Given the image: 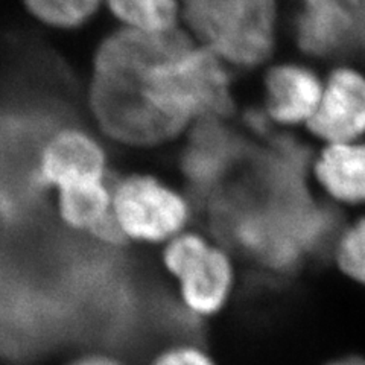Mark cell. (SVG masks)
<instances>
[{"instance_id":"cell-1","label":"cell","mask_w":365,"mask_h":365,"mask_svg":"<svg viewBox=\"0 0 365 365\" xmlns=\"http://www.w3.org/2000/svg\"><path fill=\"white\" fill-rule=\"evenodd\" d=\"M90 102L113 134L157 148L230 116L232 71L181 31L148 36L120 29L96 52Z\"/></svg>"},{"instance_id":"cell-2","label":"cell","mask_w":365,"mask_h":365,"mask_svg":"<svg viewBox=\"0 0 365 365\" xmlns=\"http://www.w3.org/2000/svg\"><path fill=\"white\" fill-rule=\"evenodd\" d=\"M187 36L228 67L253 71L274 53L277 0H181Z\"/></svg>"},{"instance_id":"cell-3","label":"cell","mask_w":365,"mask_h":365,"mask_svg":"<svg viewBox=\"0 0 365 365\" xmlns=\"http://www.w3.org/2000/svg\"><path fill=\"white\" fill-rule=\"evenodd\" d=\"M111 215L123 244H168L185 232L190 205L162 178L135 173L111 182Z\"/></svg>"},{"instance_id":"cell-4","label":"cell","mask_w":365,"mask_h":365,"mask_svg":"<svg viewBox=\"0 0 365 365\" xmlns=\"http://www.w3.org/2000/svg\"><path fill=\"white\" fill-rule=\"evenodd\" d=\"M163 264L178 283L182 304L193 315L212 317L230 299L235 282L230 257L204 236L182 232L170 239Z\"/></svg>"},{"instance_id":"cell-5","label":"cell","mask_w":365,"mask_h":365,"mask_svg":"<svg viewBox=\"0 0 365 365\" xmlns=\"http://www.w3.org/2000/svg\"><path fill=\"white\" fill-rule=\"evenodd\" d=\"M324 76L302 61H280L268 67L262 84L259 118L264 127H307L322 99Z\"/></svg>"},{"instance_id":"cell-6","label":"cell","mask_w":365,"mask_h":365,"mask_svg":"<svg viewBox=\"0 0 365 365\" xmlns=\"http://www.w3.org/2000/svg\"><path fill=\"white\" fill-rule=\"evenodd\" d=\"M306 130L323 145L365 139V72L349 63L330 68Z\"/></svg>"},{"instance_id":"cell-7","label":"cell","mask_w":365,"mask_h":365,"mask_svg":"<svg viewBox=\"0 0 365 365\" xmlns=\"http://www.w3.org/2000/svg\"><path fill=\"white\" fill-rule=\"evenodd\" d=\"M38 187L60 190L73 185L108 178V155L95 135L64 128L43 145L34 166Z\"/></svg>"},{"instance_id":"cell-8","label":"cell","mask_w":365,"mask_h":365,"mask_svg":"<svg viewBox=\"0 0 365 365\" xmlns=\"http://www.w3.org/2000/svg\"><path fill=\"white\" fill-rule=\"evenodd\" d=\"M294 37L312 58H336L362 43L359 23L344 0H300Z\"/></svg>"},{"instance_id":"cell-9","label":"cell","mask_w":365,"mask_h":365,"mask_svg":"<svg viewBox=\"0 0 365 365\" xmlns=\"http://www.w3.org/2000/svg\"><path fill=\"white\" fill-rule=\"evenodd\" d=\"M55 213L61 225L106 244H123L111 215V182L90 181L55 192Z\"/></svg>"},{"instance_id":"cell-10","label":"cell","mask_w":365,"mask_h":365,"mask_svg":"<svg viewBox=\"0 0 365 365\" xmlns=\"http://www.w3.org/2000/svg\"><path fill=\"white\" fill-rule=\"evenodd\" d=\"M312 175L327 197L339 204L365 202V139L327 143L312 162Z\"/></svg>"},{"instance_id":"cell-11","label":"cell","mask_w":365,"mask_h":365,"mask_svg":"<svg viewBox=\"0 0 365 365\" xmlns=\"http://www.w3.org/2000/svg\"><path fill=\"white\" fill-rule=\"evenodd\" d=\"M122 29L166 36L180 31L182 23L181 0H106Z\"/></svg>"},{"instance_id":"cell-12","label":"cell","mask_w":365,"mask_h":365,"mask_svg":"<svg viewBox=\"0 0 365 365\" xmlns=\"http://www.w3.org/2000/svg\"><path fill=\"white\" fill-rule=\"evenodd\" d=\"M40 20L56 28L83 26L106 0H25Z\"/></svg>"},{"instance_id":"cell-13","label":"cell","mask_w":365,"mask_h":365,"mask_svg":"<svg viewBox=\"0 0 365 365\" xmlns=\"http://www.w3.org/2000/svg\"><path fill=\"white\" fill-rule=\"evenodd\" d=\"M339 269L350 279L365 284V218L341 235L335 248Z\"/></svg>"},{"instance_id":"cell-14","label":"cell","mask_w":365,"mask_h":365,"mask_svg":"<svg viewBox=\"0 0 365 365\" xmlns=\"http://www.w3.org/2000/svg\"><path fill=\"white\" fill-rule=\"evenodd\" d=\"M150 365H215V362L202 349L180 344L160 353Z\"/></svg>"},{"instance_id":"cell-15","label":"cell","mask_w":365,"mask_h":365,"mask_svg":"<svg viewBox=\"0 0 365 365\" xmlns=\"http://www.w3.org/2000/svg\"><path fill=\"white\" fill-rule=\"evenodd\" d=\"M64 365H125L119 358L106 351H86L73 356Z\"/></svg>"},{"instance_id":"cell-16","label":"cell","mask_w":365,"mask_h":365,"mask_svg":"<svg viewBox=\"0 0 365 365\" xmlns=\"http://www.w3.org/2000/svg\"><path fill=\"white\" fill-rule=\"evenodd\" d=\"M326 365H365V359L361 356H346V358L335 359Z\"/></svg>"}]
</instances>
